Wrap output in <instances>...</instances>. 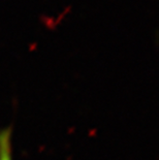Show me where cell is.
Segmentation results:
<instances>
[{
  "mask_svg": "<svg viewBox=\"0 0 159 160\" xmlns=\"http://www.w3.org/2000/svg\"><path fill=\"white\" fill-rule=\"evenodd\" d=\"M0 160H15L12 148V129L11 126L0 129Z\"/></svg>",
  "mask_w": 159,
  "mask_h": 160,
  "instance_id": "1",
  "label": "cell"
}]
</instances>
